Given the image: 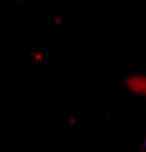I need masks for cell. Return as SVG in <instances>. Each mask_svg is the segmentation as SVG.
I'll return each mask as SVG.
<instances>
[{
  "label": "cell",
  "instance_id": "obj_1",
  "mask_svg": "<svg viewBox=\"0 0 146 152\" xmlns=\"http://www.w3.org/2000/svg\"><path fill=\"white\" fill-rule=\"evenodd\" d=\"M126 84L134 93L146 96V76H131Z\"/></svg>",
  "mask_w": 146,
  "mask_h": 152
}]
</instances>
